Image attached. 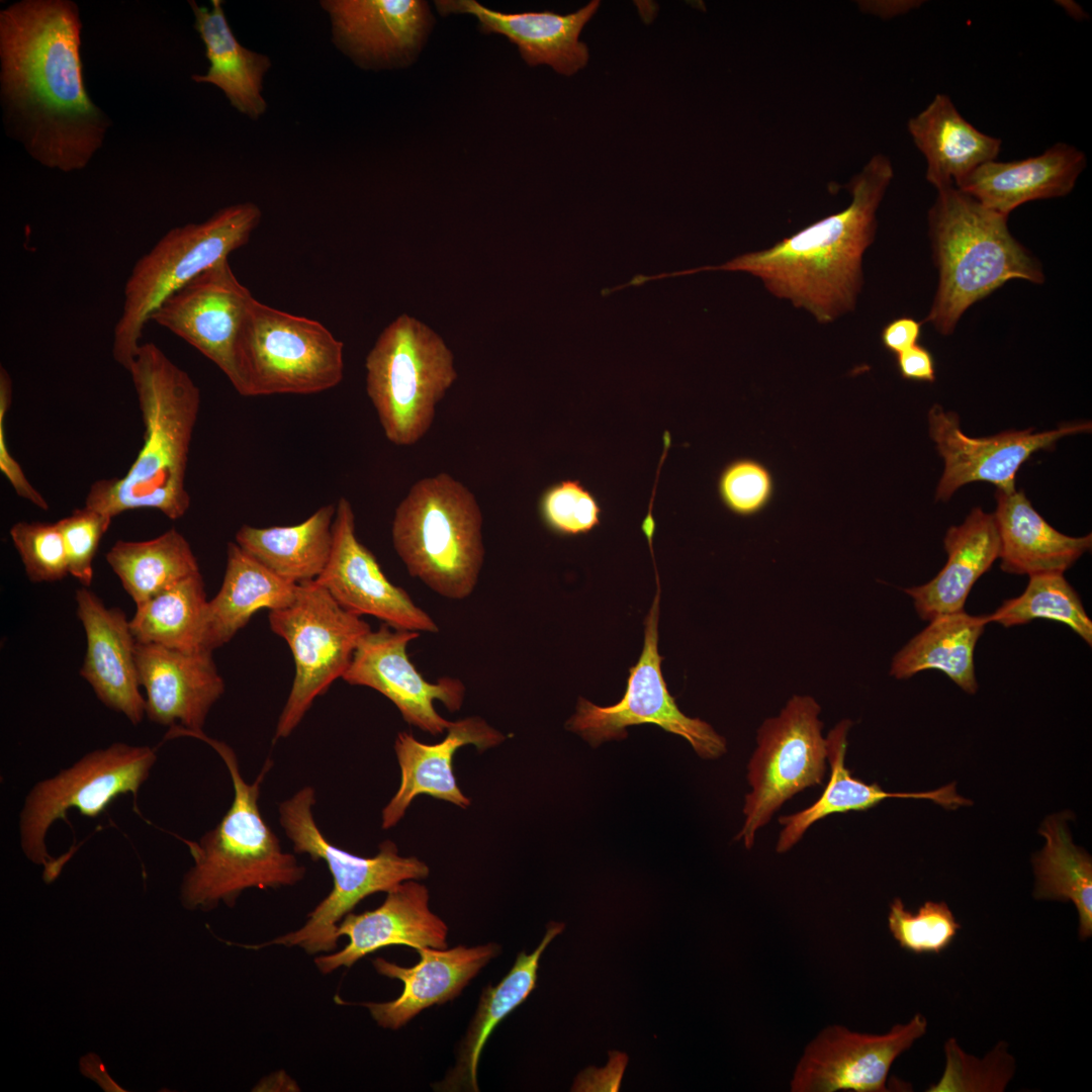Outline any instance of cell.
<instances>
[{
    "label": "cell",
    "mask_w": 1092,
    "mask_h": 1092,
    "mask_svg": "<svg viewBox=\"0 0 1092 1092\" xmlns=\"http://www.w3.org/2000/svg\"><path fill=\"white\" fill-rule=\"evenodd\" d=\"M71 0H21L0 11V97L7 130L42 166L85 168L110 120L90 99Z\"/></svg>",
    "instance_id": "obj_1"
},
{
    "label": "cell",
    "mask_w": 1092,
    "mask_h": 1092,
    "mask_svg": "<svg viewBox=\"0 0 1092 1092\" xmlns=\"http://www.w3.org/2000/svg\"><path fill=\"white\" fill-rule=\"evenodd\" d=\"M891 161L870 159L848 183L851 202L775 246L716 266L648 275L647 281L706 271H739L759 277L777 297L790 299L828 323L849 311L862 283L861 259L877 230V210L893 178Z\"/></svg>",
    "instance_id": "obj_2"
},
{
    "label": "cell",
    "mask_w": 1092,
    "mask_h": 1092,
    "mask_svg": "<svg viewBox=\"0 0 1092 1092\" xmlns=\"http://www.w3.org/2000/svg\"><path fill=\"white\" fill-rule=\"evenodd\" d=\"M127 371L136 392L144 442L123 476L91 484L85 506L112 518L152 509L178 520L191 503L185 478L200 390L151 342L141 345Z\"/></svg>",
    "instance_id": "obj_3"
},
{
    "label": "cell",
    "mask_w": 1092,
    "mask_h": 1092,
    "mask_svg": "<svg viewBox=\"0 0 1092 1092\" xmlns=\"http://www.w3.org/2000/svg\"><path fill=\"white\" fill-rule=\"evenodd\" d=\"M214 749L230 774L234 798L220 821L198 840L182 841L193 866L183 876L179 898L190 911H210L219 904L233 907L248 889L295 886L306 873L293 853L286 852L259 806L261 786L273 766L267 758L252 783H247L234 749L203 731L184 732Z\"/></svg>",
    "instance_id": "obj_4"
},
{
    "label": "cell",
    "mask_w": 1092,
    "mask_h": 1092,
    "mask_svg": "<svg viewBox=\"0 0 1092 1092\" xmlns=\"http://www.w3.org/2000/svg\"><path fill=\"white\" fill-rule=\"evenodd\" d=\"M1007 219L956 186L937 190L927 221L938 285L925 322L941 335L1006 282L1044 281L1041 264L1012 236Z\"/></svg>",
    "instance_id": "obj_5"
},
{
    "label": "cell",
    "mask_w": 1092,
    "mask_h": 1092,
    "mask_svg": "<svg viewBox=\"0 0 1092 1092\" xmlns=\"http://www.w3.org/2000/svg\"><path fill=\"white\" fill-rule=\"evenodd\" d=\"M391 537L411 576L449 600L474 590L484 561L482 514L448 473L417 481L395 509Z\"/></svg>",
    "instance_id": "obj_6"
},
{
    "label": "cell",
    "mask_w": 1092,
    "mask_h": 1092,
    "mask_svg": "<svg viewBox=\"0 0 1092 1092\" xmlns=\"http://www.w3.org/2000/svg\"><path fill=\"white\" fill-rule=\"evenodd\" d=\"M315 790L311 786L299 789L278 805L279 823L291 841L293 851L308 855L311 860L326 863L332 879V891L307 914L298 929L258 944H241L250 949L269 945L298 946L309 954L329 953L336 949L341 920L366 897L387 893L408 880L429 876V867L416 856H401L390 840L379 845L371 857L359 856L345 850L323 834L317 826L313 807Z\"/></svg>",
    "instance_id": "obj_7"
},
{
    "label": "cell",
    "mask_w": 1092,
    "mask_h": 1092,
    "mask_svg": "<svg viewBox=\"0 0 1092 1092\" xmlns=\"http://www.w3.org/2000/svg\"><path fill=\"white\" fill-rule=\"evenodd\" d=\"M261 216L252 202L222 207L202 222L170 230L135 262L113 331L116 363L129 369L152 313L171 294L246 245Z\"/></svg>",
    "instance_id": "obj_8"
},
{
    "label": "cell",
    "mask_w": 1092,
    "mask_h": 1092,
    "mask_svg": "<svg viewBox=\"0 0 1092 1092\" xmlns=\"http://www.w3.org/2000/svg\"><path fill=\"white\" fill-rule=\"evenodd\" d=\"M366 391L386 439L411 446L430 430L438 402L457 378L454 357L442 338L401 314L367 354Z\"/></svg>",
    "instance_id": "obj_9"
},
{
    "label": "cell",
    "mask_w": 1092,
    "mask_h": 1092,
    "mask_svg": "<svg viewBox=\"0 0 1092 1092\" xmlns=\"http://www.w3.org/2000/svg\"><path fill=\"white\" fill-rule=\"evenodd\" d=\"M343 376L344 344L328 328L252 300L231 380L239 394H313L337 386Z\"/></svg>",
    "instance_id": "obj_10"
},
{
    "label": "cell",
    "mask_w": 1092,
    "mask_h": 1092,
    "mask_svg": "<svg viewBox=\"0 0 1092 1092\" xmlns=\"http://www.w3.org/2000/svg\"><path fill=\"white\" fill-rule=\"evenodd\" d=\"M271 630L288 644L295 666L273 743L291 735L313 704L349 667L370 626L315 580L298 583L293 601L270 611Z\"/></svg>",
    "instance_id": "obj_11"
},
{
    "label": "cell",
    "mask_w": 1092,
    "mask_h": 1092,
    "mask_svg": "<svg viewBox=\"0 0 1092 1092\" xmlns=\"http://www.w3.org/2000/svg\"><path fill=\"white\" fill-rule=\"evenodd\" d=\"M157 759L151 746L114 742L38 781L27 793L18 817L19 845L25 857L48 866L52 857L46 837L56 821L66 819L71 810L94 818L118 797H136Z\"/></svg>",
    "instance_id": "obj_12"
},
{
    "label": "cell",
    "mask_w": 1092,
    "mask_h": 1092,
    "mask_svg": "<svg viewBox=\"0 0 1092 1092\" xmlns=\"http://www.w3.org/2000/svg\"><path fill=\"white\" fill-rule=\"evenodd\" d=\"M820 713L813 697L795 695L758 728L757 745L747 764L750 792L744 798V822L735 836L745 848L753 847L757 831L788 800L823 784L827 743Z\"/></svg>",
    "instance_id": "obj_13"
},
{
    "label": "cell",
    "mask_w": 1092,
    "mask_h": 1092,
    "mask_svg": "<svg viewBox=\"0 0 1092 1092\" xmlns=\"http://www.w3.org/2000/svg\"><path fill=\"white\" fill-rule=\"evenodd\" d=\"M660 588L645 618L644 644L637 663L629 668L623 698L601 707L579 697L575 713L567 720V730L579 734L592 746L627 737L628 726L655 724L685 738L702 758L715 759L727 751L726 740L707 722L685 715L669 694L661 672L663 657L658 653Z\"/></svg>",
    "instance_id": "obj_14"
},
{
    "label": "cell",
    "mask_w": 1092,
    "mask_h": 1092,
    "mask_svg": "<svg viewBox=\"0 0 1092 1092\" xmlns=\"http://www.w3.org/2000/svg\"><path fill=\"white\" fill-rule=\"evenodd\" d=\"M927 1030L915 1014L888 1032H857L839 1024L822 1029L804 1049L791 1079L793 1092H885L894 1062Z\"/></svg>",
    "instance_id": "obj_15"
},
{
    "label": "cell",
    "mask_w": 1092,
    "mask_h": 1092,
    "mask_svg": "<svg viewBox=\"0 0 1092 1092\" xmlns=\"http://www.w3.org/2000/svg\"><path fill=\"white\" fill-rule=\"evenodd\" d=\"M419 636V632L386 624L371 630L359 643L342 678L377 691L393 703L407 724L438 735L447 730L451 721L438 714L434 702L440 701L451 712L458 711L465 686L454 677L430 682L422 676L406 653L407 644Z\"/></svg>",
    "instance_id": "obj_16"
},
{
    "label": "cell",
    "mask_w": 1092,
    "mask_h": 1092,
    "mask_svg": "<svg viewBox=\"0 0 1092 1092\" xmlns=\"http://www.w3.org/2000/svg\"><path fill=\"white\" fill-rule=\"evenodd\" d=\"M928 425L929 435L944 461L935 491V500L941 502L974 481L990 482L998 490L1012 491L1018 469L1034 452L1053 447L1063 437L1091 431V423L1082 422L1039 433L1029 428L974 438L962 431L954 413L945 412L939 404L929 410Z\"/></svg>",
    "instance_id": "obj_17"
},
{
    "label": "cell",
    "mask_w": 1092,
    "mask_h": 1092,
    "mask_svg": "<svg viewBox=\"0 0 1092 1092\" xmlns=\"http://www.w3.org/2000/svg\"><path fill=\"white\" fill-rule=\"evenodd\" d=\"M254 298L223 259L166 298L150 321L186 341L231 381L237 343Z\"/></svg>",
    "instance_id": "obj_18"
},
{
    "label": "cell",
    "mask_w": 1092,
    "mask_h": 1092,
    "mask_svg": "<svg viewBox=\"0 0 1092 1092\" xmlns=\"http://www.w3.org/2000/svg\"><path fill=\"white\" fill-rule=\"evenodd\" d=\"M315 581L357 616L375 617L394 629L439 632L432 617L385 576L375 556L358 540L354 511L346 497L336 505L331 556Z\"/></svg>",
    "instance_id": "obj_19"
},
{
    "label": "cell",
    "mask_w": 1092,
    "mask_h": 1092,
    "mask_svg": "<svg viewBox=\"0 0 1092 1092\" xmlns=\"http://www.w3.org/2000/svg\"><path fill=\"white\" fill-rule=\"evenodd\" d=\"M336 46L363 68L410 65L433 26L427 2L419 0H326Z\"/></svg>",
    "instance_id": "obj_20"
},
{
    "label": "cell",
    "mask_w": 1092,
    "mask_h": 1092,
    "mask_svg": "<svg viewBox=\"0 0 1092 1092\" xmlns=\"http://www.w3.org/2000/svg\"><path fill=\"white\" fill-rule=\"evenodd\" d=\"M211 653L135 643L139 680L146 693V716L156 724L171 727L167 739L203 731L210 709L223 695L224 680Z\"/></svg>",
    "instance_id": "obj_21"
},
{
    "label": "cell",
    "mask_w": 1092,
    "mask_h": 1092,
    "mask_svg": "<svg viewBox=\"0 0 1092 1092\" xmlns=\"http://www.w3.org/2000/svg\"><path fill=\"white\" fill-rule=\"evenodd\" d=\"M377 908L359 914L348 913L338 925V936H347V945L322 954L314 964L323 975L350 968L360 959L389 945L446 948L447 924L429 906L430 894L418 880L404 881L386 893Z\"/></svg>",
    "instance_id": "obj_22"
},
{
    "label": "cell",
    "mask_w": 1092,
    "mask_h": 1092,
    "mask_svg": "<svg viewBox=\"0 0 1092 1092\" xmlns=\"http://www.w3.org/2000/svg\"><path fill=\"white\" fill-rule=\"evenodd\" d=\"M75 600L86 635L80 674L103 705L131 724H140L146 716V703L140 691L136 641L129 621L119 608H107L85 586L76 590Z\"/></svg>",
    "instance_id": "obj_23"
},
{
    "label": "cell",
    "mask_w": 1092,
    "mask_h": 1092,
    "mask_svg": "<svg viewBox=\"0 0 1092 1092\" xmlns=\"http://www.w3.org/2000/svg\"><path fill=\"white\" fill-rule=\"evenodd\" d=\"M445 738L435 744L418 741L413 734L399 732L394 751L400 768L397 791L381 813V827L390 829L404 816L413 800L428 795L461 808L470 805L457 785L453 757L458 748L473 745L478 751L499 745L505 735L477 716L451 722Z\"/></svg>",
    "instance_id": "obj_24"
},
{
    "label": "cell",
    "mask_w": 1092,
    "mask_h": 1092,
    "mask_svg": "<svg viewBox=\"0 0 1092 1092\" xmlns=\"http://www.w3.org/2000/svg\"><path fill=\"white\" fill-rule=\"evenodd\" d=\"M418 964L401 967L382 958L372 965L384 977L399 980L403 989L394 1000L363 1002L372 1018L384 1028L398 1029L424 1009L455 999L469 982L500 952V946L488 942L450 949L423 947L417 950Z\"/></svg>",
    "instance_id": "obj_25"
},
{
    "label": "cell",
    "mask_w": 1092,
    "mask_h": 1092,
    "mask_svg": "<svg viewBox=\"0 0 1092 1092\" xmlns=\"http://www.w3.org/2000/svg\"><path fill=\"white\" fill-rule=\"evenodd\" d=\"M600 3L593 0L569 14L553 11L506 13L489 9L475 0H438L435 6L444 16L473 15L483 33H498L515 43L529 66L545 64L557 73L571 76L588 62V49L579 40V34Z\"/></svg>",
    "instance_id": "obj_26"
},
{
    "label": "cell",
    "mask_w": 1092,
    "mask_h": 1092,
    "mask_svg": "<svg viewBox=\"0 0 1092 1092\" xmlns=\"http://www.w3.org/2000/svg\"><path fill=\"white\" fill-rule=\"evenodd\" d=\"M1076 147L1056 143L1038 156L1011 162L989 161L956 187L985 207L1008 216L1023 203L1069 194L1086 168Z\"/></svg>",
    "instance_id": "obj_27"
},
{
    "label": "cell",
    "mask_w": 1092,
    "mask_h": 1092,
    "mask_svg": "<svg viewBox=\"0 0 1092 1092\" xmlns=\"http://www.w3.org/2000/svg\"><path fill=\"white\" fill-rule=\"evenodd\" d=\"M851 726L852 721L844 719L829 731L826 737L829 782L812 805L780 817L779 822L783 828L776 845L778 853H785L794 847L817 821L833 814L866 811L888 798L929 799L946 809L972 804L957 793L954 784L934 791L901 793L887 792L878 784H867L852 777L845 766L847 734Z\"/></svg>",
    "instance_id": "obj_28"
},
{
    "label": "cell",
    "mask_w": 1092,
    "mask_h": 1092,
    "mask_svg": "<svg viewBox=\"0 0 1092 1092\" xmlns=\"http://www.w3.org/2000/svg\"><path fill=\"white\" fill-rule=\"evenodd\" d=\"M926 162V180L936 190L957 186L981 165L996 160L1001 141L977 129L942 93L907 123Z\"/></svg>",
    "instance_id": "obj_29"
},
{
    "label": "cell",
    "mask_w": 1092,
    "mask_h": 1092,
    "mask_svg": "<svg viewBox=\"0 0 1092 1092\" xmlns=\"http://www.w3.org/2000/svg\"><path fill=\"white\" fill-rule=\"evenodd\" d=\"M943 546L947 561L936 576L905 589L918 616L925 621L963 611L975 582L999 558L1000 539L994 515L973 509L963 524L947 530Z\"/></svg>",
    "instance_id": "obj_30"
},
{
    "label": "cell",
    "mask_w": 1092,
    "mask_h": 1092,
    "mask_svg": "<svg viewBox=\"0 0 1092 1092\" xmlns=\"http://www.w3.org/2000/svg\"><path fill=\"white\" fill-rule=\"evenodd\" d=\"M993 514L1000 539L1001 569L1013 574L1064 573L1091 549L1092 535L1071 537L1054 529L1022 490L996 492Z\"/></svg>",
    "instance_id": "obj_31"
},
{
    "label": "cell",
    "mask_w": 1092,
    "mask_h": 1092,
    "mask_svg": "<svg viewBox=\"0 0 1092 1092\" xmlns=\"http://www.w3.org/2000/svg\"><path fill=\"white\" fill-rule=\"evenodd\" d=\"M226 552L221 586L207 601L204 613L202 648L211 652L231 641L259 610L273 611L289 605L297 587L255 560L236 542L228 544Z\"/></svg>",
    "instance_id": "obj_32"
},
{
    "label": "cell",
    "mask_w": 1092,
    "mask_h": 1092,
    "mask_svg": "<svg viewBox=\"0 0 1092 1092\" xmlns=\"http://www.w3.org/2000/svg\"><path fill=\"white\" fill-rule=\"evenodd\" d=\"M195 22L205 47L210 66L204 75H192L197 83L218 87L231 105L250 118H259L267 108L262 95L263 79L271 67L270 59L243 47L230 27L222 1L212 0L211 8L189 1Z\"/></svg>",
    "instance_id": "obj_33"
},
{
    "label": "cell",
    "mask_w": 1092,
    "mask_h": 1092,
    "mask_svg": "<svg viewBox=\"0 0 1092 1092\" xmlns=\"http://www.w3.org/2000/svg\"><path fill=\"white\" fill-rule=\"evenodd\" d=\"M563 929V923L551 922L533 952H519L510 972L496 985H487L483 989L475 1014L458 1048L456 1063L445 1078L435 1085V1089L479 1091L477 1067L489 1035L535 989L541 956Z\"/></svg>",
    "instance_id": "obj_34"
},
{
    "label": "cell",
    "mask_w": 1092,
    "mask_h": 1092,
    "mask_svg": "<svg viewBox=\"0 0 1092 1092\" xmlns=\"http://www.w3.org/2000/svg\"><path fill=\"white\" fill-rule=\"evenodd\" d=\"M336 506L318 508L293 526L257 528L242 526L237 545L270 571L291 583L315 580L332 551Z\"/></svg>",
    "instance_id": "obj_35"
},
{
    "label": "cell",
    "mask_w": 1092,
    "mask_h": 1092,
    "mask_svg": "<svg viewBox=\"0 0 1092 1092\" xmlns=\"http://www.w3.org/2000/svg\"><path fill=\"white\" fill-rule=\"evenodd\" d=\"M914 636L892 659L890 674L906 679L926 669L944 672L968 694H975L974 651L978 639L989 624L987 615L966 612L938 616Z\"/></svg>",
    "instance_id": "obj_36"
},
{
    "label": "cell",
    "mask_w": 1092,
    "mask_h": 1092,
    "mask_svg": "<svg viewBox=\"0 0 1092 1092\" xmlns=\"http://www.w3.org/2000/svg\"><path fill=\"white\" fill-rule=\"evenodd\" d=\"M105 559L135 606L199 571L190 544L175 528L147 541L117 540Z\"/></svg>",
    "instance_id": "obj_37"
},
{
    "label": "cell",
    "mask_w": 1092,
    "mask_h": 1092,
    "mask_svg": "<svg viewBox=\"0 0 1092 1092\" xmlns=\"http://www.w3.org/2000/svg\"><path fill=\"white\" fill-rule=\"evenodd\" d=\"M1040 834L1045 845L1033 858L1034 896L1037 899L1072 902L1078 912V934L1082 940L1092 934V860L1076 846L1064 814L1048 818Z\"/></svg>",
    "instance_id": "obj_38"
},
{
    "label": "cell",
    "mask_w": 1092,
    "mask_h": 1092,
    "mask_svg": "<svg viewBox=\"0 0 1092 1092\" xmlns=\"http://www.w3.org/2000/svg\"><path fill=\"white\" fill-rule=\"evenodd\" d=\"M207 600L200 571L136 605L129 626L136 642L185 652L204 650Z\"/></svg>",
    "instance_id": "obj_39"
},
{
    "label": "cell",
    "mask_w": 1092,
    "mask_h": 1092,
    "mask_svg": "<svg viewBox=\"0 0 1092 1092\" xmlns=\"http://www.w3.org/2000/svg\"><path fill=\"white\" fill-rule=\"evenodd\" d=\"M989 622L1004 627L1026 624L1034 619H1050L1069 626L1088 645L1092 644V621L1077 592L1063 573L1051 572L1029 576L1025 590L1009 599L992 614Z\"/></svg>",
    "instance_id": "obj_40"
},
{
    "label": "cell",
    "mask_w": 1092,
    "mask_h": 1092,
    "mask_svg": "<svg viewBox=\"0 0 1092 1092\" xmlns=\"http://www.w3.org/2000/svg\"><path fill=\"white\" fill-rule=\"evenodd\" d=\"M945 1068L928 1092H1002L1015 1073V1059L1005 1041L983 1059L967 1054L954 1038L944 1043Z\"/></svg>",
    "instance_id": "obj_41"
},
{
    "label": "cell",
    "mask_w": 1092,
    "mask_h": 1092,
    "mask_svg": "<svg viewBox=\"0 0 1092 1092\" xmlns=\"http://www.w3.org/2000/svg\"><path fill=\"white\" fill-rule=\"evenodd\" d=\"M888 928L901 948L915 954L939 953L946 949L961 928L944 902H925L917 912L906 909L896 898L890 904Z\"/></svg>",
    "instance_id": "obj_42"
},
{
    "label": "cell",
    "mask_w": 1092,
    "mask_h": 1092,
    "mask_svg": "<svg viewBox=\"0 0 1092 1092\" xmlns=\"http://www.w3.org/2000/svg\"><path fill=\"white\" fill-rule=\"evenodd\" d=\"M10 537L32 582H55L69 574L66 548L58 523L18 522Z\"/></svg>",
    "instance_id": "obj_43"
},
{
    "label": "cell",
    "mask_w": 1092,
    "mask_h": 1092,
    "mask_svg": "<svg viewBox=\"0 0 1092 1092\" xmlns=\"http://www.w3.org/2000/svg\"><path fill=\"white\" fill-rule=\"evenodd\" d=\"M546 526L560 535H579L600 525L601 508L577 480H562L548 487L539 505Z\"/></svg>",
    "instance_id": "obj_44"
},
{
    "label": "cell",
    "mask_w": 1092,
    "mask_h": 1092,
    "mask_svg": "<svg viewBox=\"0 0 1092 1092\" xmlns=\"http://www.w3.org/2000/svg\"><path fill=\"white\" fill-rule=\"evenodd\" d=\"M775 490L770 470L761 462L741 458L728 463L718 479V493L733 514L749 517L761 512Z\"/></svg>",
    "instance_id": "obj_45"
},
{
    "label": "cell",
    "mask_w": 1092,
    "mask_h": 1092,
    "mask_svg": "<svg viewBox=\"0 0 1092 1092\" xmlns=\"http://www.w3.org/2000/svg\"><path fill=\"white\" fill-rule=\"evenodd\" d=\"M112 519L102 512L84 506L57 522L66 548L69 574L85 587L92 582L93 561Z\"/></svg>",
    "instance_id": "obj_46"
},
{
    "label": "cell",
    "mask_w": 1092,
    "mask_h": 1092,
    "mask_svg": "<svg viewBox=\"0 0 1092 1092\" xmlns=\"http://www.w3.org/2000/svg\"><path fill=\"white\" fill-rule=\"evenodd\" d=\"M12 379L7 370L0 368V470L16 494L40 510L48 511L49 504L24 474L20 464L9 451L6 437V416L12 402Z\"/></svg>",
    "instance_id": "obj_47"
},
{
    "label": "cell",
    "mask_w": 1092,
    "mask_h": 1092,
    "mask_svg": "<svg viewBox=\"0 0 1092 1092\" xmlns=\"http://www.w3.org/2000/svg\"><path fill=\"white\" fill-rule=\"evenodd\" d=\"M897 367L902 378L913 381L933 382L935 363L928 349L917 344L896 355Z\"/></svg>",
    "instance_id": "obj_48"
},
{
    "label": "cell",
    "mask_w": 1092,
    "mask_h": 1092,
    "mask_svg": "<svg viewBox=\"0 0 1092 1092\" xmlns=\"http://www.w3.org/2000/svg\"><path fill=\"white\" fill-rule=\"evenodd\" d=\"M920 336L921 323L912 317L902 316L891 321L883 328L881 341L889 352L898 355L919 344Z\"/></svg>",
    "instance_id": "obj_49"
}]
</instances>
